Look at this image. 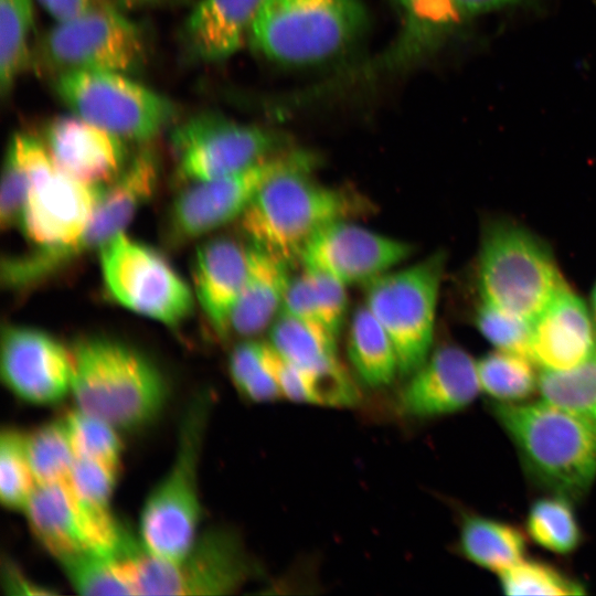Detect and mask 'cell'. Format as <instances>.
Segmentation results:
<instances>
[{"label":"cell","mask_w":596,"mask_h":596,"mask_svg":"<svg viewBox=\"0 0 596 596\" xmlns=\"http://www.w3.org/2000/svg\"><path fill=\"white\" fill-rule=\"evenodd\" d=\"M33 0H0V92L8 96L31 60Z\"/></svg>","instance_id":"f1b7e54d"},{"label":"cell","mask_w":596,"mask_h":596,"mask_svg":"<svg viewBox=\"0 0 596 596\" xmlns=\"http://www.w3.org/2000/svg\"><path fill=\"white\" fill-rule=\"evenodd\" d=\"M408 243L363 226L333 221L308 242L299 262L305 269L329 275L345 286L368 284L412 254Z\"/></svg>","instance_id":"2e32d148"},{"label":"cell","mask_w":596,"mask_h":596,"mask_svg":"<svg viewBox=\"0 0 596 596\" xmlns=\"http://www.w3.org/2000/svg\"><path fill=\"white\" fill-rule=\"evenodd\" d=\"M492 411L531 477L567 499L581 498L596 479V423L541 398L499 403Z\"/></svg>","instance_id":"6da1fadb"},{"label":"cell","mask_w":596,"mask_h":596,"mask_svg":"<svg viewBox=\"0 0 596 596\" xmlns=\"http://www.w3.org/2000/svg\"><path fill=\"white\" fill-rule=\"evenodd\" d=\"M121 563L134 595H227L256 570L238 534L227 528L198 535L179 561L158 557L136 542Z\"/></svg>","instance_id":"ba28073f"},{"label":"cell","mask_w":596,"mask_h":596,"mask_svg":"<svg viewBox=\"0 0 596 596\" xmlns=\"http://www.w3.org/2000/svg\"><path fill=\"white\" fill-rule=\"evenodd\" d=\"M404 20L403 44L414 51L433 45L461 20L457 0H396Z\"/></svg>","instance_id":"8d00e7d4"},{"label":"cell","mask_w":596,"mask_h":596,"mask_svg":"<svg viewBox=\"0 0 596 596\" xmlns=\"http://www.w3.org/2000/svg\"><path fill=\"white\" fill-rule=\"evenodd\" d=\"M118 466L104 460L76 457L67 481L84 502L96 508L109 509Z\"/></svg>","instance_id":"60d3db41"},{"label":"cell","mask_w":596,"mask_h":596,"mask_svg":"<svg viewBox=\"0 0 596 596\" xmlns=\"http://www.w3.org/2000/svg\"><path fill=\"white\" fill-rule=\"evenodd\" d=\"M24 513L35 539L57 561L87 553L118 555L130 535L109 509L81 500L67 480L36 486Z\"/></svg>","instance_id":"5bb4252c"},{"label":"cell","mask_w":596,"mask_h":596,"mask_svg":"<svg viewBox=\"0 0 596 596\" xmlns=\"http://www.w3.org/2000/svg\"><path fill=\"white\" fill-rule=\"evenodd\" d=\"M311 156L273 175L240 216V228L251 242L291 265L308 242L327 224L343 220L355 209L342 190L310 178Z\"/></svg>","instance_id":"3957f363"},{"label":"cell","mask_w":596,"mask_h":596,"mask_svg":"<svg viewBox=\"0 0 596 596\" xmlns=\"http://www.w3.org/2000/svg\"><path fill=\"white\" fill-rule=\"evenodd\" d=\"M251 246L214 238L195 252L192 275L195 298L219 337L230 332V317L244 285Z\"/></svg>","instance_id":"603a6c76"},{"label":"cell","mask_w":596,"mask_h":596,"mask_svg":"<svg viewBox=\"0 0 596 596\" xmlns=\"http://www.w3.org/2000/svg\"><path fill=\"white\" fill-rule=\"evenodd\" d=\"M532 323L481 301L476 313L478 330L496 350L528 358H530Z\"/></svg>","instance_id":"ab89813d"},{"label":"cell","mask_w":596,"mask_h":596,"mask_svg":"<svg viewBox=\"0 0 596 596\" xmlns=\"http://www.w3.org/2000/svg\"><path fill=\"white\" fill-rule=\"evenodd\" d=\"M228 369L234 385L249 401L283 398L272 366L269 342L238 343L231 352Z\"/></svg>","instance_id":"d6a6232c"},{"label":"cell","mask_w":596,"mask_h":596,"mask_svg":"<svg viewBox=\"0 0 596 596\" xmlns=\"http://www.w3.org/2000/svg\"><path fill=\"white\" fill-rule=\"evenodd\" d=\"M480 392L476 360L459 347L445 345L409 375L398 408L417 418L448 415L466 408Z\"/></svg>","instance_id":"d6986e66"},{"label":"cell","mask_w":596,"mask_h":596,"mask_svg":"<svg viewBox=\"0 0 596 596\" xmlns=\"http://www.w3.org/2000/svg\"><path fill=\"white\" fill-rule=\"evenodd\" d=\"M55 167L43 141L15 134L7 148L0 189V225L10 230L20 223L33 187Z\"/></svg>","instance_id":"484cf974"},{"label":"cell","mask_w":596,"mask_h":596,"mask_svg":"<svg viewBox=\"0 0 596 596\" xmlns=\"http://www.w3.org/2000/svg\"><path fill=\"white\" fill-rule=\"evenodd\" d=\"M269 343L302 374L309 404L333 405L350 394L354 382L337 356V343L281 313L272 323Z\"/></svg>","instance_id":"7402d4cb"},{"label":"cell","mask_w":596,"mask_h":596,"mask_svg":"<svg viewBox=\"0 0 596 596\" xmlns=\"http://www.w3.org/2000/svg\"><path fill=\"white\" fill-rule=\"evenodd\" d=\"M141 29L108 0L70 20L56 22L44 35L40 54L57 74L73 71L134 75L148 57Z\"/></svg>","instance_id":"8fae6325"},{"label":"cell","mask_w":596,"mask_h":596,"mask_svg":"<svg viewBox=\"0 0 596 596\" xmlns=\"http://www.w3.org/2000/svg\"><path fill=\"white\" fill-rule=\"evenodd\" d=\"M526 0H457L460 18H472L502 10Z\"/></svg>","instance_id":"bcb514c9"},{"label":"cell","mask_w":596,"mask_h":596,"mask_svg":"<svg viewBox=\"0 0 596 596\" xmlns=\"http://www.w3.org/2000/svg\"><path fill=\"white\" fill-rule=\"evenodd\" d=\"M305 270L312 285L321 321L329 334L337 340L348 310V286L323 273Z\"/></svg>","instance_id":"b9f144b4"},{"label":"cell","mask_w":596,"mask_h":596,"mask_svg":"<svg viewBox=\"0 0 596 596\" xmlns=\"http://www.w3.org/2000/svg\"><path fill=\"white\" fill-rule=\"evenodd\" d=\"M309 156L302 151L275 152L243 170L187 184L168 213L170 242L188 243L238 220L273 175Z\"/></svg>","instance_id":"9a60e30c"},{"label":"cell","mask_w":596,"mask_h":596,"mask_svg":"<svg viewBox=\"0 0 596 596\" xmlns=\"http://www.w3.org/2000/svg\"><path fill=\"white\" fill-rule=\"evenodd\" d=\"M212 404L200 392L188 404L179 426L173 462L147 498L140 514V542L151 554L179 561L193 545L201 518L198 468Z\"/></svg>","instance_id":"8992f818"},{"label":"cell","mask_w":596,"mask_h":596,"mask_svg":"<svg viewBox=\"0 0 596 596\" xmlns=\"http://www.w3.org/2000/svg\"><path fill=\"white\" fill-rule=\"evenodd\" d=\"M263 0H199L182 28L187 52L201 62H221L249 38Z\"/></svg>","instance_id":"cb8c5ba5"},{"label":"cell","mask_w":596,"mask_h":596,"mask_svg":"<svg viewBox=\"0 0 596 596\" xmlns=\"http://www.w3.org/2000/svg\"><path fill=\"white\" fill-rule=\"evenodd\" d=\"M541 398L596 423V355L571 370L541 372Z\"/></svg>","instance_id":"e575fe53"},{"label":"cell","mask_w":596,"mask_h":596,"mask_svg":"<svg viewBox=\"0 0 596 596\" xmlns=\"http://www.w3.org/2000/svg\"><path fill=\"white\" fill-rule=\"evenodd\" d=\"M71 349L45 331L7 324L1 332L0 374L19 400L52 405L71 393Z\"/></svg>","instance_id":"e0dca14e"},{"label":"cell","mask_w":596,"mask_h":596,"mask_svg":"<svg viewBox=\"0 0 596 596\" xmlns=\"http://www.w3.org/2000/svg\"><path fill=\"white\" fill-rule=\"evenodd\" d=\"M54 89L73 115L126 141H151L178 114L168 97L116 72L60 73Z\"/></svg>","instance_id":"9c48e42d"},{"label":"cell","mask_w":596,"mask_h":596,"mask_svg":"<svg viewBox=\"0 0 596 596\" xmlns=\"http://www.w3.org/2000/svg\"><path fill=\"white\" fill-rule=\"evenodd\" d=\"M500 586L507 595H582L584 587L555 567L539 561L521 560L500 572Z\"/></svg>","instance_id":"74e56055"},{"label":"cell","mask_w":596,"mask_h":596,"mask_svg":"<svg viewBox=\"0 0 596 596\" xmlns=\"http://www.w3.org/2000/svg\"><path fill=\"white\" fill-rule=\"evenodd\" d=\"M160 175L159 155L142 147L127 161L121 172L106 187L83 234L72 244L39 247L9 256L1 263L2 285L10 290H26L44 283L76 259L100 251L123 233L138 210L153 195Z\"/></svg>","instance_id":"277c9868"},{"label":"cell","mask_w":596,"mask_h":596,"mask_svg":"<svg viewBox=\"0 0 596 596\" xmlns=\"http://www.w3.org/2000/svg\"><path fill=\"white\" fill-rule=\"evenodd\" d=\"M279 313L300 322L320 338L337 343L321 321L312 285L305 269L291 277Z\"/></svg>","instance_id":"7bdbcfd3"},{"label":"cell","mask_w":596,"mask_h":596,"mask_svg":"<svg viewBox=\"0 0 596 596\" xmlns=\"http://www.w3.org/2000/svg\"><path fill=\"white\" fill-rule=\"evenodd\" d=\"M347 351L355 373L369 386H386L400 374L394 344L366 306L351 319Z\"/></svg>","instance_id":"83f0119b"},{"label":"cell","mask_w":596,"mask_h":596,"mask_svg":"<svg viewBox=\"0 0 596 596\" xmlns=\"http://www.w3.org/2000/svg\"><path fill=\"white\" fill-rule=\"evenodd\" d=\"M565 283L546 244L508 221L486 225L478 257L481 302L533 322Z\"/></svg>","instance_id":"52a82bcc"},{"label":"cell","mask_w":596,"mask_h":596,"mask_svg":"<svg viewBox=\"0 0 596 596\" xmlns=\"http://www.w3.org/2000/svg\"><path fill=\"white\" fill-rule=\"evenodd\" d=\"M270 130L213 113L187 119L171 134L177 178L184 184L243 170L277 152Z\"/></svg>","instance_id":"4fadbf2b"},{"label":"cell","mask_w":596,"mask_h":596,"mask_svg":"<svg viewBox=\"0 0 596 596\" xmlns=\"http://www.w3.org/2000/svg\"><path fill=\"white\" fill-rule=\"evenodd\" d=\"M365 22L361 0H263L248 41L272 62L309 66L344 52Z\"/></svg>","instance_id":"5b68a950"},{"label":"cell","mask_w":596,"mask_h":596,"mask_svg":"<svg viewBox=\"0 0 596 596\" xmlns=\"http://www.w3.org/2000/svg\"><path fill=\"white\" fill-rule=\"evenodd\" d=\"M445 255L437 252L366 284L365 306L391 338L400 374L409 376L432 353Z\"/></svg>","instance_id":"30bf717a"},{"label":"cell","mask_w":596,"mask_h":596,"mask_svg":"<svg viewBox=\"0 0 596 596\" xmlns=\"http://www.w3.org/2000/svg\"><path fill=\"white\" fill-rule=\"evenodd\" d=\"M525 538L515 526L489 517L462 518L458 546L470 562L498 574L524 558Z\"/></svg>","instance_id":"4316f807"},{"label":"cell","mask_w":596,"mask_h":596,"mask_svg":"<svg viewBox=\"0 0 596 596\" xmlns=\"http://www.w3.org/2000/svg\"><path fill=\"white\" fill-rule=\"evenodd\" d=\"M594 355L592 311L565 281L532 323L530 359L542 372H561Z\"/></svg>","instance_id":"ffe728a7"},{"label":"cell","mask_w":596,"mask_h":596,"mask_svg":"<svg viewBox=\"0 0 596 596\" xmlns=\"http://www.w3.org/2000/svg\"><path fill=\"white\" fill-rule=\"evenodd\" d=\"M63 418L76 457L119 465L123 444L116 427L78 408Z\"/></svg>","instance_id":"f35d334b"},{"label":"cell","mask_w":596,"mask_h":596,"mask_svg":"<svg viewBox=\"0 0 596 596\" xmlns=\"http://www.w3.org/2000/svg\"><path fill=\"white\" fill-rule=\"evenodd\" d=\"M25 449L36 486L68 480L76 456L64 418L25 433Z\"/></svg>","instance_id":"4dcf8cb0"},{"label":"cell","mask_w":596,"mask_h":596,"mask_svg":"<svg viewBox=\"0 0 596 596\" xmlns=\"http://www.w3.org/2000/svg\"><path fill=\"white\" fill-rule=\"evenodd\" d=\"M58 562L71 586L81 595H134L118 555L87 553Z\"/></svg>","instance_id":"836d02e7"},{"label":"cell","mask_w":596,"mask_h":596,"mask_svg":"<svg viewBox=\"0 0 596 596\" xmlns=\"http://www.w3.org/2000/svg\"><path fill=\"white\" fill-rule=\"evenodd\" d=\"M2 583L7 593L11 595H46L53 593L52 590H47L25 578L18 566L11 561L3 563Z\"/></svg>","instance_id":"ee69618b"},{"label":"cell","mask_w":596,"mask_h":596,"mask_svg":"<svg viewBox=\"0 0 596 596\" xmlns=\"http://www.w3.org/2000/svg\"><path fill=\"white\" fill-rule=\"evenodd\" d=\"M43 138L55 166L87 184L111 182L129 160L126 140L76 115L51 120Z\"/></svg>","instance_id":"44dd1931"},{"label":"cell","mask_w":596,"mask_h":596,"mask_svg":"<svg viewBox=\"0 0 596 596\" xmlns=\"http://www.w3.org/2000/svg\"><path fill=\"white\" fill-rule=\"evenodd\" d=\"M476 363L481 392L496 402H523L539 390L538 366L528 356L494 350Z\"/></svg>","instance_id":"f546056e"},{"label":"cell","mask_w":596,"mask_h":596,"mask_svg":"<svg viewBox=\"0 0 596 596\" xmlns=\"http://www.w3.org/2000/svg\"><path fill=\"white\" fill-rule=\"evenodd\" d=\"M104 187L87 184L56 166L31 190L20 225L23 234L39 247L74 243L85 231Z\"/></svg>","instance_id":"ac0fdd59"},{"label":"cell","mask_w":596,"mask_h":596,"mask_svg":"<svg viewBox=\"0 0 596 596\" xmlns=\"http://www.w3.org/2000/svg\"><path fill=\"white\" fill-rule=\"evenodd\" d=\"M71 356V393L79 411L117 429H134L162 409L167 383L140 351L109 338L88 337L73 344Z\"/></svg>","instance_id":"7a4b0ae2"},{"label":"cell","mask_w":596,"mask_h":596,"mask_svg":"<svg viewBox=\"0 0 596 596\" xmlns=\"http://www.w3.org/2000/svg\"><path fill=\"white\" fill-rule=\"evenodd\" d=\"M36 487L25 449V433L3 427L0 435V500L9 510L24 511Z\"/></svg>","instance_id":"d590c367"},{"label":"cell","mask_w":596,"mask_h":596,"mask_svg":"<svg viewBox=\"0 0 596 596\" xmlns=\"http://www.w3.org/2000/svg\"><path fill=\"white\" fill-rule=\"evenodd\" d=\"M120 10H134L164 4L171 0H108Z\"/></svg>","instance_id":"7dc6e473"},{"label":"cell","mask_w":596,"mask_h":596,"mask_svg":"<svg viewBox=\"0 0 596 596\" xmlns=\"http://www.w3.org/2000/svg\"><path fill=\"white\" fill-rule=\"evenodd\" d=\"M526 531L534 543L556 554L573 552L582 536L570 499L558 494L532 503Z\"/></svg>","instance_id":"1f68e13d"},{"label":"cell","mask_w":596,"mask_h":596,"mask_svg":"<svg viewBox=\"0 0 596 596\" xmlns=\"http://www.w3.org/2000/svg\"><path fill=\"white\" fill-rule=\"evenodd\" d=\"M244 285L230 317V332L259 333L279 315L291 280L287 262L253 245Z\"/></svg>","instance_id":"d4e9b609"},{"label":"cell","mask_w":596,"mask_h":596,"mask_svg":"<svg viewBox=\"0 0 596 596\" xmlns=\"http://www.w3.org/2000/svg\"><path fill=\"white\" fill-rule=\"evenodd\" d=\"M590 311L596 326V284L594 285L593 291H592V302H590Z\"/></svg>","instance_id":"c3c4849f"},{"label":"cell","mask_w":596,"mask_h":596,"mask_svg":"<svg viewBox=\"0 0 596 596\" xmlns=\"http://www.w3.org/2000/svg\"><path fill=\"white\" fill-rule=\"evenodd\" d=\"M99 259L105 287L123 307L171 328L192 313V290L153 248L123 232L100 248Z\"/></svg>","instance_id":"7c38bea8"},{"label":"cell","mask_w":596,"mask_h":596,"mask_svg":"<svg viewBox=\"0 0 596 596\" xmlns=\"http://www.w3.org/2000/svg\"><path fill=\"white\" fill-rule=\"evenodd\" d=\"M103 0H38L56 22L73 19L96 7Z\"/></svg>","instance_id":"f6af8a7d"}]
</instances>
